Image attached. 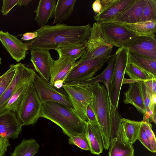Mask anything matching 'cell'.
I'll use <instances>...</instances> for the list:
<instances>
[{
	"instance_id": "obj_1",
	"label": "cell",
	"mask_w": 156,
	"mask_h": 156,
	"mask_svg": "<svg viewBox=\"0 0 156 156\" xmlns=\"http://www.w3.org/2000/svg\"><path fill=\"white\" fill-rule=\"evenodd\" d=\"M89 24L72 26L58 23L55 25H45L36 30L38 37L26 43L28 50L38 49L49 51L73 44H86L90 33Z\"/></svg>"
},
{
	"instance_id": "obj_2",
	"label": "cell",
	"mask_w": 156,
	"mask_h": 156,
	"mask_svg": "<svg viewBox=\"0 0 156 156\" xmlns=\"http://www.w3.org/2000/svg\"><path fill=\"white\" fill-rule=\"evenodd\" d=\"M40 117L57 125L69 137L86 134L87 123L80 118L74 109L61 104L49 101L43 102Z\"/></svg>"
},
{
	"instance_id": "obj_3",
	"label": "cell",
	"mask_w": 156,
	"mask_h": 156,
	"mask_svg": "<svg viewBox=\"0 0 156 156\" xmlns=\"http://www.w3.org/2000/svg\"><path fill=\"white\" fill-rule=\"evenodd\" d=\"M87 86L92 93L90 104L97 121L103 148L107 150L109 147L111 135L110 100L107 90L99 83Z\"/></svg>"
},
{
	"instance_id": "obj_4",
	"label": "cell",
	"mask_w": 156,
	"mask_h": 156,
	"mask_svg": "<svg viewBox=\"0 0 156 156\" xmlns=\"http://www.w3.org/2000/svg\"><path fill=\"white\" fill-rule=\"evenodd\" d=\"M43 102L35 90L33 82L29 85L25 95L16 112L23 125H33L40 118Z\"/></svg>"
},
{
	"instance_id": "obj_5",
	"label": "cell",
	"mask_w": 156,
	"mask_h": 156,
	"mask_svg": "<svg viewBox=\"0 0 156 156\" xmlns=\"http://www.w3.org/2000/svg\"><path fill=\"white\" fill-rule=\"evenodd\" d=\"M128 50L119 48L115 53L113 70L109 87L108 95L111 104L118 108L119 96L128 62Z\"/></svg>"
},
{
	"instance_id": "obj_6",
	"label": "cell",
	"mask_w": 156,
	"mask_h": 156,
	"mask_svg": "<svg viewBox=\"0 0 156 156\" xmlns=\"http://www.w3.org/2000/svg\"><path fill=\"white\" fill-rule=\"evenodd\" d=\"M86 45L85 51L80 59H91L110 56L113 48L112 45L106 41L99 24L96 22L91 27L90 36Z\"/></svg>"
},
{
	"instance_id": "obj_7",
	"label": "cell",
	"mask_w": 156,
	"mask_h": 156,
	"mask_svg": "<svg viewBox=\"0 0 156 156\" xmlns=\"http://www.w3.org/2000/svg\"><path fill=\"white\" fill-rule=\"evenodd\" d=\"M111 56L91 59H80L76 62L64 83H79L92 77L103 66Z\"/></svg>"
},
{
	"instance_id": "obj_8",
	"label": "cell",
	"mask_w": 156,
	"mask_h": 156,
	"mask_svg": "<svg viewBox=\"0 0 156 156\" xmlns=\"http://www.w3.org/2000/svg\"><path fill=\"white\" fill-rule=\"evenodd\" d=\"M62 88L67 94L75 112L82 120L87 123L88 120L86 109L92 98V93L88 86L65 83Z\"/></svg>"
},
{
	"instance_id": "obj_9",
	"label": "cell",
	"mask_w": 156,
	"mask_h": 156,
	"mask_svg": "<svg viewBox=\"0 0 156 156\" xmlns=\"http://www.w3.org/2000/svg\"><path fill=\"white\" fill-rule=\"evenodd\" d=\"M33 84L37 94L41 102L58 103L74 109L68 95L65 90L58 88L37 74L34 77Z\"/></svg>"
},
{
	"instance_id": "obj_10",
	"label": "cell",
	"mask_w": 156,
	"mask_h": 156,
	"mask_svg": "<svg viewBox=\"0 0 156 156\" xmlns=\"http://www.w3.org/2000/svg\"><path fill=\"white\" fill-rule=\"evenodd\" d=\"M99 24L102 35L107 42L119 48L125 47L129 41L140 36L115 22H108Z\"/></svg>"
},
{
	"instance_id": "obj_11",
	"label": "cell",
	"mask_w": 156,
	"mask_h": 156,
	"mask_svg": "<svg viewBox=\"0 0 156 156\" xmlns=\"http://www.w3.org/2000/svg\"><path fill=\"white\" fill-rule=\"evenodd\" d=\"M36 73L31 68L21 63L17 64L13 79L0 97V114L4 111L8 101L16 90L24 83L34 80Z\"/></svg>"
},
{
	"instance_id": "obj_12",
	"label": "cell",
	"mask_w": 156,
	"mask_h": 156,
	"mask_svg": "<svg viewBox=\"0 0 156 156\" xmlns=\"http://www.w3.org/2000/svg\"><path fill=\"white\" fill-rule=\"evenodd\" d=\"M125 48L133 53L156 60V35L137 36L129 41Z\"/></svg>"
},
{
	"instance_id": "obj_13",
	"label": "cell",
	"mask_w": 156,
	"mask_h": 156,
	"mask_svg": "<svg viewBox=\"0 0 156 156\" xmlns=\"http://www.w3.org/2000/svg\"><path fill=\"white\" fill-rule=\"evenodd\" d=\"M30 60L36 71L42 79L49 81L54 62L49 51L38 49L30 50Z\"/></svg>"
},
{
	"instance_id": "obj_14",
	"label": "cell",
	"mask_w": 156,
	"mask_h": 156,
	"mask_svg": "<svg viewBox=\"0 0 156 156\" xmlns=\"http://www.w3.org/2000/svg\"><path fill=\"white\" fill-rule=\"evenodd\" d=\"M102 8L94 19L99 24L110 22L118 13L127 8L134 0H101Z\"/></svg>"
},
{
	"instance_id": "obj_15",
	"label": "cell",
	"mask_w": 156,
	"mask_h": 156,
	"mask_svg": "<svg viewBox=\"0 0 156 156\" xmlns=\"http://www.w3.org/2000/svg\"><path fill=\"white\" fill-rule=\"evenodd\" d=\"M23 125L16 113L5 110L0 114V135L7 138L16 139L21 131Z\"/></svg>"
},
{
	"instance_id": "obj_16",
	"label": "cell",
	"mask_w": 156,
	"mask_h": 156,
	"mask_svg": "<svg viewBox=\"0 0 156 156\" xmlns=\"http://www.w3.org/2000/svg\"><path fill=\"white\" fill-rule=\"evenodd\" d=\"M0 41L13 58L19 62L24 59L28 50L26 43L8 32L0 31Z\"/></svg>"
},
{
	"instance_id": "obj_17",
	"label": "cell",
	"mask_w": 156,
	"mask_h": 156,
	"mask_svg": "<svg viewBox=\"0 0 156 156\" xmlns=\"http://www.w3.org/2000/svg\"><path fill=\"white\" fill-rule=\"evenodd\" d=\"M147 1V0H134L110 22L119 24H132L139 22Z\"/></svg>"
},
{
	"instance_id": "obj_18",
	"label": "cell",
	"mask_w": 156,
	"mask_h": 156,
	"mask_svg": "<svg viewBox=\"0 0 156 156\" xmlns=\"http://www.w3.org/2000/svg\"><path fill=\"white\" fill-rule=\"evenodd\" d=\"M76 59L69 57L59 58L54 60L49 83L53 85L58 81L64 83L65 80L75 64Z\"/></svg>"
},
{
	"instance_id": "obj_19",
	"label": "cell",
	"mask_w": 156,
	"mask_h": 156,
	"mask_svg": "<svg viewBox=\"0 0 156 156\" xmlns=\"http://www.w3.org/2000/svg\"><path fill=\"white\" fill-rule=\"evenodd\" d=\"M125 104H131L142 114L143 118L146 113L141 89L140 81L129 83L128 90L124 93Z\"/></svg>"
},
{
	"instance_id": "obj_20",
	"label": "cell",
	"mask_w": 156,
	"mask_h": 156,
	"mask_svg": "<svg viewBox=\"0 0 156 156\" xmlns=\"http://www.w3.org/2000/svg\"><path fill=\"white\" fill-rule=\"evenodd\" d=\"M121 122L123 140L128 144L133 145L138 140L142 121H137L121 118Z\"/></svg>"
},
{
	"instance_id": "obj_21",
	"label": "cell",
	"mask_w": 156,
	"mask_h": 156,
	"mask_svg": "<svg viewBox=\"0 0 156 156\" xmlns=\"http://www.w3.org/2000/svg\"><path fill=\"white\" fill-rule=\"evenodd\" d=\"M86 134L90 146L91 152L99 155L102 153L103 149V142L98 124L87 123Z\"/></svg>"
},
{
	"instance_id": "obj_22",
	"label": "cell",
	"mask_w": 156,
	"mask_h": 156,
	"mask_svg": "<svg viewBox=\"0 0 156 156\" xmlns=\"http://www.w3.org/2000/svg\"><path fill=\"white\" fill-rule=\"evenodd\" d=\"M56 2V0H40L36 10L35 20L38 26L46 25L53 15Z\"/></svg>"
},
{
	"instance_id": "obj_23",
	"label": "cell",
	"mask_w": 156,
	"mask_h": 156,
	"mask_svg": "<svg viewBox=\"0 0 156 156\" xmlns=\"http://www.w3.org/2000/svg\"><path fill=\"white\" fill-rule=\"evenodd\" d=\"M115 58V53L111 55L108 61L107 66L100 74L95 77H93L87 80L75 83L82 86H89L95 83L101 82L105 85L108 94L109 87L114 69Z\"/></svg>"
},
{
	"instance_id": "obj_24",
	"label": "cell",
	"mask_w": 156,
	"mask_h": 156,
	"mask_svg": "<svg viewBox=\"0 0 156 156\" xmlns=\"http://www.w3.org/2000/svg\"><path fill=\"white\" fill-rule=\"evenodd\" d=\"M128 63L135 65L156 77V60L129 51Z\"/></svg>"
},
{
	"instance_id": "obj_25",
	"label": "cell",
	"mask_w": 156,
	"mask_h": 156,
	"mask_svg": "<svg viewBox=\"0 0 156 156\" xmlns=\"http://www.w3.org/2000/svg\"><path fill=\"white\" fill-rule=\"evenodd\" d=\"M76 0H58L53 13L52 24L66 20L70 15L74 9Z\"/></svg>"
},
{
	"instance_id": "obj_26",
	"label": "cell",
	"mask_w": 156,
	"mask_h": 156,
	"mask_svg": "<svg viewBox=\"0 0 156 156\" xmlns=\"http://www.w3.org/2000/svg\"><path fill=\"white\" fill-rule=\"evenodd\" d=\"M109 149V156H134L133 145L124 142L122 136L111 140Z\"/></svg>"
},
{
	"instance_id": "obj_27",
	"label": "cell",
	"mask_w": 156,
	"mask_h": 156,
	"mask_svg": "<svg viewBox=\"0 0 156 156\" xmlns=\"http://www.w3.org/2000/svg\"><path fill=\"white\" fill-rule=\"evenodd\" d=\"M140 36L156 35V21H149L132 24H119Z\"/></svg>"
},
{
	"instance_id": "obj_28",
	"label": "cell",
	"mask_w": 156,
	"mask_h": 156,
	"mask_svg": "<svg viewBox=\"0 0 156 156\" xmlns=\"http://www.w3.org/2000/svg\"><path fill=\"white\" fill-rule=\"evenodd\" d=\"M39 145L34 139H24L15 148L10 156H34L39 151Z\"/></svg>"
},
{
	"instance_id": "obj_29",
	"label": "cell",
	"mask_w": 156,
	"mask_h": 156,
	"mask_svg": "<svg viewBox=\"0 0 156 156\" xmlns=\"http://www.w3.org/2000/svg\"><path fill=\"white\" fill-rule=\"evenodd\" d=\"M33 82V80L31 81L24 83L16 90L8 101L5 110L16 113L25 95L29 85Z\"/></svg>"
},
{
	"instance_id": "obj_30",
	"label": "cell",
	"mask_w": 156,
	"mask_h": 156,
	"mask_svg": "<svg viewBox=\"0 0 156 156\" xmlns=\"http://www.w3.org/2000/svg\"><path fill=\"white\" fill-rule=\"evenodd\" d=\"M86 48V44H73L60 47L56 51L59 58L69 57L77 60L83 55Z\"/></svg>"
},
{
	"instance_id": "obj_31",
	"label": "cell",
	"mask_w": 156,
	"mask_h": 156,
	"mask_svg": "<svg viewBox=\"0 0 156 156\" xmlns=\"http://www.w3.org/2000/svg\"><path fill=\"white\" fill-rule=\"evenodd\" d=\"M130 79L136 81H144L156 79L151 74L140 69L135 65L128 63L125 71Z\"/></svg>"
},
{
	"instance_id": "obj_32",
	"label": "cell",
	"mask_w": 156,
	"mask_h": 156,
	"mask_svg": "<svg viewBox=\"0 0 156 156\" xmlns=\"http://www.w3.org/2000/svg\"><path fill=\"white\" fill-rule=\"evenodd\" d=\"M156 21V1L147 0L139 22Z\"/></svg>"
},
{
	"instance_id": "obj_33",
	"label": "cell",
	"mask_w": 156,
	"mask_h": 156,
	"mask_svg": "<svg viewBox=\"0 0 156 156\" xmlns=\"http://www.w3.org/2000/svg\"><path fill=\"white\" fill-rule=\"evenodd\" d=\"M68 142L69 144L76 145L82 150L90 151L86 134H79L71 136L69 139Z\"/></svg>"
},
{
	"instance_id": "obj_34",
	"label": "cell",
	"mask_w": 156,
	"mask_h": 156,
	"mask_svg": "<svg viewBox=\"0 0 156 156\" xmlns=\"http://www.w3.org/2000/svg\"><path fill=\"white\" fill-rule=\"evenodd\" d=\"M142 126L150 141L154 153L156 152V139L152 129V125L149 120L142 121Z\"/></svg>"
},
{
	"instance_id": "obj_35",
	"label": "cell",
	"mask_w": 156,
	"mask_h": 156,
	"mask_svg": "<svg viewBox=\"0 0 156 156\" xmlns=\"http://www.w3.org/2000/svg\"><path fill=\"white\" fill-rule=\"evenodd\" d=\"M17 66V64L15 65L12 64L10 65L9 67L7 70V76L0 87V97L3 94L13 79L16 73Z\"/></svg>"
},
{
	"instance_id": "obj_36",
	"label": "cell",
	"mask_w": 156,
	"mask_h": 156,
	"mask_svg": "<svg viewBox=\"0 0 156 156\" xmlns=\"http://www.w3.org/2000/svg\"><path fill=\"white\" fill-rule=\"evenodd\" d=\"M138 140L149 151L154 153L150 141L142 126L140 129Z\"/></svg>"
},
{
	"instance_id": "obj_37",
	"label": "cell",
	"mask_w": 156,
	"mask_h": 156,
	"mask_svg": "<svg viewBox=\"0 0 156 156\" xmlns=\"http://www.w3.org/2000/svg\"><path fill=\"white\" fill-rule=\"evenodd\" d=\"M19 0H4L1 11L4 15H6L11 10L17 5Z\"/></svg>"
},
{
	"instance_id": "obj_38",
	"label": "cell",
	"mask_w": 156,
	"mask_h": 156,
	"mask_svg": "<svg viewBox=\"0 0 156 156\" xmlns=\"http://www.w3.org/2000/svg\"><path fill=\"white\" fill-rule=\"evenodd\" d=\"M140 83L146 113L150 111L149 109V105L151 97L149 94L147 92L146 87L144 83V81H140Z\"/></svg>"
},
{
	"instance_id": "obj_39",
	"label": "cell",
	"mask_w": 156,
	"mask_h": 156,
	"mask_svg": "<svg viewBox=\"0 0 156 156\" xmlns=\"http://www.w3.org/2000/svg\"><path fill=\"white\" fill-rule=\"evenodd\" d=\"M144 83L149 94L151 97L156 94V79L144 81Z\"/></svg>"
},
{
	"instance_id": "obj_40",
	"label": "cell",
	"mask_w": 156,
	"mask_h": 156,
	"mask_svg": "<svg viewBox=\"0 0 156 156\" xmlns=\"http://www.w3.org/2000/svg\"><path fill=\"white\" fill-rule=\"evenodd\" d=\"M10 145L9 139L0 135V156H4Z\"/></svg>"
},
{
	"instance_id": "obj_41",
	"label": "cell",
	"mask_w": 156,
	"mask_h": 156,
	"mask_svg": "<svg viewBox=\"0 0 156 156\" xmlns=\"http://www.w3.org/2000/svg\"><path fill=\"white\" fill-rule=\"evenodd\" d=\"M86 115L88 122L91 123L98 124L96 116L90 104L87 108Z\"/></svg>"
},
{
	"instance_id": "obj_42",
	"label": "cell",
	"mask_w": 156,
	"mask_h": 156,
	"mask_svg": "<svg viewBox=\"0 0 156 156\" xmlns=\"http://www.w3.org/2000/svg\"><path fill=\"white\" fill-rule=\"evenodd\" d=\"M37 32L36 31L27 32L24 34L21 37V39L25 41H28L37 38L38 37Z\"/></svg>"
},
{
	"instance_id": "obj_43",
	"label": "cell",
	"mask_w": 156,
	"mask_h": 156,
	"mask_svg": "<svg viewBox=\"0 0 156 156\" xmlns=\"http://www.w3.org/2000/svg\"><path fill=\"white\" fill-rule=\"evenodd\" d=\"M92 8L95 14L99 13L101 11L102 6L100 0H96L92 4Z\"/></svg>"
},
{
	"instance_id": "obj_44",
	"label": "cell",
	"mask_w": 156,
	"mask_h": 156,
	"mask_svg": "<svg viewBox=\"0 0 156 156\" xmlns=\"http://www.w3.org/2000/svg\"><path fill=\"white\" fill-rule=\"evenodd\" d=\"M156 104V94L152 95L150 99L149 105V109L150 111L154 112L155 111V107Z\"/></svg>"
},
{
	"instance_id": "obj_45",
	"label": "cell",
	"mask_w": 156,
	"mask_h": 156,
	"mask_svg": "<svg viewBox=\"0 0 156 156\" xmlns=\"http://www.w3.org/2000/svg\"><path fill=\"white\" fill-rule=\"evenodd\" d=\"M32 1L31 0H19L17 5L20 6L23 5H27Z\"/></svg>"
},
{
	"instance_id": "obj_46",
	"label": "cell",
	"mask_w": 156,
	"mask_h": 156,
	"mask_svg": "<svg viewBox=\"0 0 156 156\" xmlns=\"http://www.w3.org/2000/svg\"><path fill=\"white\" fill-rule=\"evenodd\" d=\"M7 74L8 71L7 70L5 73L0 76V87L1 86L5 79L6 78Z\"/></svg>"
},
{
	"instance_id": "obj_47",
	"label": "cell",
	"mask_w": 156,
	"mask_h": 156,
	"mask_svg": "<svg viewBox=\"0 0 156 156\" xmlns=\"http://www.w3.org/2000/svg\"><path fill=\"white\" fill-rule=\"evenodd\" d=\"M151 120L155 124L156 123V112L155 111L153 113V114L150 117Z\"/></svg>"
},
{
	"instance_id": "obj_48",
	"label": "cell",
	"mask_w": 156,
	"mask_h": 156,
	"mask_svg": "<svg viewBox=\"0 0 156 156\" xmlns=\"http://www.w3.org/2000/svg\"><path fill=\"white\" fill-rule=\"evenodd\" d=\"M1 58L0 56V65L1 64Z\"/></svg>"
}]
</instances>
